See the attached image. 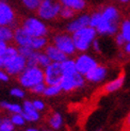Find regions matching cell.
<instances>
[{
  "instance_id": "cell-2",
  "label": "cell",
  "mask_w": 130,
  "mask_h": 131,
  "mask_svg": "<svg viewBox=\"0 0 130 131\" xmlns=\"http://www.w3.org/2000/svg\"><path fill=\"white\" fill-rule=\"evenodd\" d=\"M71 35H73V38H74L77 53L89 52L91 48H92L93 42L98 37L96 30L93 27H91V26H88V27L75 32Z\"/></svg>"
},
{
  "instance_id": "cell-20",
  "label": "cell",
  "mask_w": 130,
  "mask_h": 131,
  "mask_svg": "<svg viewBox=\"0 0 130 131\" xmlns=\"http://www.w3.org/2000/svg\"><path fill=\"white\" fill-rule=\"evenodd\" d=\"M60 2L63 6L71 9L77 14L84 12L88 8V0H60Z\"/></svg>"
},
{
  "instance_id": "cell-35",
  "label": "cell",
  "mask_w": 130,
  "mask_h": 131,
  "mask_svg": "<svg viewBox=\"0 0 130 131\" xmlns=\"http://www.w3.org/2000/svg\"><path fill=\"white\" fill-rule=\"evenodd\" d=\"M17 48H18V53L20 56H23L26 60H28V59L33 54V52L35 51L30 47H17Z\"/></svg>"
},
{
  "instance_id": "cell-16",
  "label": "cell",
  "mask_w": 130,
  "mask_h": 131,
  "mask_svg": "<svg viewBox=\"0 0 130 131\" xmlns=\"http://www.w3.org/2000/svg\"><path fill=\"white\" fill-rule=\"evenodd\" d=\"M125 80H126V77L125 75H118L114 77L113 79L109 80L108 82H106L103 84L102 86V92L106 94H113V93H116L118 92L125 84Z\"/></svg>"
},
{
  "instance_id": "cell-37",
  "label": "cell",
  "mask_w": 130,
  "mask_h": 131,
  "mask_svg": "<svg viewBox=\"0 0 130 131\" xmlns=\"http://www.w3.org/2000/svg\"><path fill=\"white\" fill-rule=\"evenodd\" d=\"M10 80V75L6 73L4 69H0V81L1 82H8Z\"/></svg>"
},
{
  "instance_id": "cell-23",
  "label": "cell",
  "mask_w": 130,
  "mask_h": 131,
  "mask_svg": "<svg viewBox=\"0 0 130 131\" xmlns=\"http://www.w3.org/2000/svg\"><path fill=\"white\" fill-rule=\"evenodd\" d=\"M14 37V29L10 26H0V42L10 43Z\"/></svg>"
},
{
  "instance_id": "cell-10",
  "label": "cell",
  "mask_w": 130,
  "mask_h": 131,
  "mask_svg": "<svg viewBox=\"0 0 130 131\" xmlns=\"http://www.w3.org/2000/svg\"><path fill=\"white\" fill-rule=\"evenodd\" d=\"M88 26H90V13L82 12V13H78L73 19H70V20H68L65 24L64 31L73 34L75 32L88 27Z\"/></svg>"
},
{
  "instance_id": "cell-13",
  "label": "cell",
  "mask_w": 130,
  "mask_h": 131,
  "mask_svg": "<svg viewBox=\"0 0 130 131\" xmlns=\"http://www.w3.org/2000/svg\"><path fill=\"white\" fill-rule=\"evenodd\" d=\"M15 23H16V14L13 8L8 2L0 0V26L14 27Z\"/></svg>"
},
{
  "instance_id": "cell-17",
  "label": "cell",
  "mask_w": 130,
  "mask_h": 131,
  "mask_svg": "<svg viewBox=\"0 0 130 131\" xmlns=\"http://www.w3.org/2000/svg\"><path fill=\"white\" fill-rule=\"evenodd\" d=\"M32 38L33 37L29 35L27 32L24 30L21 26L16 27L14 29V37H13V41H14L17 47H30Z\"/></svg>"
},
{
  "instance_id": "cell-42",
  "label": "cell",
  "mask_w": 130,
  "mask_h": 131,
  "mask_svg": "<svg viewBox=\"0 0 130 131\" xmlns=\"http://www.w3.org/2000/svg\"><path fill=\"white\" fill-rule=\"evenodd\" d=\"M118 2L122 3V4H129L130 0H118Z\"/></svg>"
},
{
  "instance_id": "cell-26",
  "label": "cell",
  "mask_w": 130,
  "mask_h": 131,
  "mask_svg": "<svg viewBox=\"0 0 130 131\" xmlns=\"http://www.w3.org/2000/svg\"><path fill=\"white\" fill-rule=\"evenodd\" d=\"M120 33L124 36V38L126 40V42H130V19L129 18H125L122 19V21L120 24Z\"/></svg>"
},
{
  "instance_id": "cell-22",
  "label": "cell",
  "mask_w": 130,
  "mask_h": 131,
  "mask_svg": "<svg viewBox=\"0 0 130 131\" xmlns=\"http://www.w3.org/2000/svg\"><path fill=\"white\" fill-rule=\"evenodd\" d=\"M49 38L48 36H40V37H33L30 45V48H32L35 51H43L47 47L49 44Z\"/></svg>"
},
{
  "instance_id": "cell-48",
  "label": "cell",
  "mask_w": 130,
  "mask_h": 131,
  "mask_svg": "<svg viewBox=\"0 0 130 131\" xmlns=\"http://www.w3.org/2000/svg\"><path fill=\"white\" fill-rule=\"evenodd\" d=\"M14 131H15V130H14Z\"/></svg>"
},
{
  "instance_id": "cell-27",
  "label": "cell",
  "mask_w": 130,
  "mask_h": 131,
  "mask_svg": "<svg viewBox=\"0 0 130 131\" xmlns=\"http://www.w3.org/2000/svg\"><path fill=\"white\" fill-rule=\"evenodd\" d=\"M62 92L63 91L60 85H46V89L44 91L43 96L47 98H53V97L59 96Z\"/></svg>"
},
{
  "instance_id": "cell-5",
  "label": "cell",
  "mask_w": 130,
  "mask_h": 131,
  "mask_svg": "<svg viewBox=\"0 0 130 131\" xmlns=\"http://www.w3.org/2000/svg\"><path fill=\"white\" fill-rule=\"evenodd\" d=\"M62 4L58 0H43L38 9L36 16L44 21H55L60 17Z\"/></svg>"
},
{
  "instance_id": "cell-7",
  "label": "cell",
  "mask_w": 130,
  "mask_h": 131,
  "mask_svg": "<svg viewBox=\"0 0 130 131\" xmlns=\"http://www.w3.org/2000/svg\"><path fill=\"white\" fill-rule=\"evenodd\" d=\"M77 71L79 74L85 76L89 74L94 67H96L100 62L98 58L95 57L94 54L90 53V52H81V53H77L74 58Z\"/></svg>"
},
{
  "instance_id": "cell-15",
  "label": "cell",
  "mask_w": 130,
  "mask_h": 131,
  "mask_svg": "<svg viewBox=\"0 0 130 131\" xmlns=\"http://www.w3.org/2000/svg\"><path fill=\"white\" fill-rule=\"evenodd\" d=\"M23 107V112L25 119L28 123H37L41 119V112L34 109L32 100H25L21 104Z\"/></svg>"
},
{
  "instance_id": "cell-6",
  "label": "cell",
  "mask_w": 130,
  "mask_h": 131,
  "mask_svg": "<svg viewBox=\"0 0 130 131\" xmlns=\"http://www.w3.org/2000/svg\"><path fill=\"white\" fill-rule=\"evenodd\" d=\"M21 27L32 37L49 35V27L46 21L42 20L37 16H28L27 18H25L21 21Z\"/></svg>"
},
{
  "instance_id": "cell-12",
  "label": "cell",
  "mask_w": 130,
  "mask_h": 131,
  "mask_svg": "<svg viewBox=\"0 0 130 131\" xmlns=\"http://www.w3.org/2000/svg\"><path fill=\"white\" fill-rule=\"evenodd\" d=\"M27 60L20 54H17L16 57H14L13 59L6 63V65L4 66V70L8 73L10 76H19L20 75L24 69L27 67Z\"/></svg>"
},
{
  "instance_id": "cell-18",
  "label": "cell",
  "mask_w": 130,
  "mask_h": 131,
  "mask_svg": "<svg viewBox=\"0 0 130 131\" xmlns=\"http://www.w3.org/2000/svg\"><path fill=\"white\" fill-rule=\"evenodd\" d=\"M44 51H45V53L48 56V58L50 59V61L55 62V63H62L68 58L66 54L63 53L60 49H58L56 46L52 45L51 43H49L47 45V47L44 49Z\"/></svg>"
},
{
  "instance_id": "cell-39",
  "label": "cell",
  "mask_w": 130,
  "mask_h": 131,
  "mask_svg": "<svg viewBox=\"0 0 130 131\" xmlns=\"http://www.w3.org/2000/svg\"><path fill=\"white\" fill-rule=\"evenodd\" d=\"M123 52H124L126 56L130 57V42L126 43V45L124 46V48H123Z\"/></svg>"
},
{
  "instance_id": "cell-25",
  "label": "cell",
  "mask_w": 130,
  "mask_h": 131,
  "mask_svg": "<svg viewBox=\"0 0 130 131\" xmlns=\"http://www.w3.org/2000/svg\"><path fill=\"white\" fill-rule=\"evenodd\" d=\"M61 66H62L63 76L64 75H71V74L78 73L77 68H76V64H75L74 58H67L64 62L61 63Z\"/></svg>"
},
{
  "instance_id": "cell-21",
  "label": "cell",
  "mask_w": 130,
  "mask_h": 131,
  "mask_svg": "<svg viewBox=\"0 0 130 131\" xmlns=\"http://www.w3.org/2000/svg\"><path fill=\"white\" fill-rule=\"evenodd\" d=\"M17 54H19L17 46H16V47H15V46H8V48H6L5 52L1 57H0V69H3L4 66L6 65V63H8L11 59L16 57Z\"/></svg>"
},
{
  "instance_id": "cell-34",
  "label": "cell",
  "mask_w": 130,
  "mask_h": 131,
  "mask_svg": "<svg viewBox=\"0 0 130 131\" xmlns=\"http://www.w3.org/2000/svg\"><path fill=\"white\" fill-rule=\"evenodd\" d=\"M32 103H33V107L35 110H37L38 112H44L45 110H46V103L43 99L41 98H35V99L32 100Z\"/></svg>"
},
{
  "instance_id": "cell-46",
  "label": "cell",
  "mask_w": 130,
  "mask_h": 131,
  "mask_svg": "<svg viewBox=\"0 0 130 131\" xmlns=\"http://www.w3.org/2000/svg\"><path fill=\"white\" fill-rule=\"evenodd\" d=\"M58 1H60V0H58Z\"/></svg>"
},
{
  "instance_id": "cell-31",
  "label": "cell",
  "mask_w": 130,
  "mask_h": 131,
  "mask_svg": "<svg viewBox=\"0 0 130 131\" xmlns=\"http://www.w3.org/2000/svg\"><path fill=\"white\" fill-rule=\"evenodd\" d=\"M15 126L13 125L11 118L4 117L0 119V131H14Z\"/></svg>"
},
{
  "instance_id": "cell-3",
  "label": "cell",
  "mask_w": 130,
  "mask_h": 131,
  "mask_svg": "<svg viewBox=\"0 0 130 131\" xmlns=\"http://www.w3.org/2000/svg\"><path fill=\"white\" fill-rule=\"evenodd\" d=\"M18 82L25 90H31L33 86L45 82L44 68L40 66H27L18 76Z\"/></svg>"
},
{
  "instance_id": "cell-8",
  "label": "cell",
  "mask_w": 130,
  "mask_h": 131,
  "mask_svg": "<svg viewBox=\"0 0 130 131\" xmlns=\"http://www.w3.org/2000/svg\"><path fill=\"white\" fill-rule=\"evenodd\" d=\"M85 77L79 73H75L71 75H64L60 86L64 93H71L75 91H79L86 85Z\"/></svg>"
},
{
  "instance_id": "cell-45",
  "label": "cell",
  "mask_w": 130,
  "mask_h": 131,
  "mask_svg": "<svg viewBox=\"0 0 130 131\" xmlns=\"http://www.w3.org/2000/svg\"><path fill=\"white\" fill-rule=\"evenodd\" d=\"M128 18H129V19H130V15H129V17H128Z\"/></svg>"
},
{
  "instance_id": "cell-33",
  "label": "cell",
  "mask_w": 130,
  "mask_h": 131,
  "mask_svg": "<svg viewBox=\"0 0 130 131\" xmlns=\"http://www.w3.org/2000/svg\"><path fill=\"white\" fill-rule=\"evenodd\" d=\"M113 43H114V45L116 46L117 48H124V46L126 45V40L124 38V36H123L120 32H117L114 36H113Z\"/></svg>"
},
{
  "instance_id": "cell-41",
  "label": "cell",
  "mask_w": 130,
  "mask_h": 131,
  "mask_svg": "<svg viewBox=\"0 0 130 131\" xmlns=\"http://www.w3.org/2000/svg\"><path fill=\"white\" fill-rule=\"evenodd\" d=\"M24 131H43V130H41L40 128H36V127H28V128H26Z\"/></svg>"
},
{
  "instance_id": "cell-28",
  "label": "cell",
  "mask_w": 130,
  "mask_h": 131,
  "mask_svg": "<svg viewBox=\"0 0 130 131\" xmlns=\"http://www.w3.org/2000/svg\"><path fill=\"white\" fill-rule=\"evenodd\" d=\"M76 15H77V13L75 11H73L71 9L62 5V9H61V12H60V17L59 18L62 19V20L68 21V20H70V19H73Z\"/></svg>"
},
{
  "instance_id": "cell-19",
  "label": "cell",
  "mask_w": 130,
  "mask_h": 131,
  "mask_svg": "<svg viewBox=\"0 0 130 131\" xmlns=\"http://www.w3.org/2000/svg\"><path fill=\"white\" fill-rule=\"evenodd\" d=\"M47 125H48V128L52 129L55 131L61 130L64 126V117L62 113L58 112V111L52 112L47 118Z\"/></svg>"
},
{
  "instance_id": "cell-1",
  "label": "cell",
  "mask_w": 130,
  "mask_h": 131,
  "mask_svg": "<svg viewBox=\"0 0 130 131\" xmlns=\"http://www.w3.org/2000/svg\"><path fill=\"white\" fill-rule=\"evenodd\" d=\"M90 26L93 27L98 36L101 37H113L120 30V24L103 18L99 9L90 13Z\"/></svg>"
},
{
  "instance_id": "cell-24",
  "label": "cell",
  "mask_w": 130,
  "mask_h": 131,
  "mask_svg": "<svg viewBox=\"0 0 130 131\" xmlns=\"http://www.w3.org/2000/svg\"><path fill=\"white\" fill-rule=\"evenodd\" d=\"M0 108L8 111L11 114H16V113H21L23 112V107L21 104L16 103V102H10V101H1L0 102Z\"/></svg>"
},
{
  "instance_id": "cell-43",
  "label": "cell",
  "mask_w": 130,
  "mask_h": 131,
  "mask_svg": "<svg viewBox=\"0 0 130 131\" xmlns=\"http://www.w3.org/2000/svg\"><path fill=\"white\" fill-rule=\"evenodd\" d=\"M91 131H102V130H101V128H95V129L91 130Z\"/></svg>"
},
{
  "instance_id": "cell-30",
  "label": "cell",
  "mask_w": 130,
  "mask_h": 131,
  "mask_svg": "<svg viewBox=\"0 0 130 131\" xmlns=\"http://www.w3.org/2000/svg\"><path fill=\"white\" fill-rule=\"evenodd\" d=\"M11 121L13 123V125L15 127H24L25 124L27 123V121L25 119V117L21 113H16V114H11Z\"/></svg>"
},
{
  "instance_id": "cell-32",
  "label": "cell",
  "mask_w": 130,
  "mask_h": 131,
  "mask_svg": "<svg viewBox=\"0 0 130 131\" xmlns=\"http://www.w3.org/2000/svg\"><path fill=\"white\" fill-rule=\"evenodd\" d=\"M10 95L17 99H24L26 97V91L24 88H13L10 91Z\"/></svg>"
},
{
  "instance_id": "cell-4",
  "label": "cell",
  "mask_w": 130,
  "mask_h": 131,
  "mask_svg": "<svg viewBox=\"0 0 130 131\" xmlns=\"http://www.w3.org/2000/svg\"><path fill=\"white\" fill-rule=\"evenodd\" d=\"M50 43L55 45L58 49H60L68 58H73L77 54L73 35L66 31H58L53 33L51 35Z\"/></svg>"
},
{
  "instance_id": "cell-14",
  "label": "cell",
  "mask_w": 130,
  "mask_h": 131,
  "mask_svg": "<svg viewBox=\"0 0 130 131\" xmlns=\"http://www.w3.org/2000/svg\"><path fill=\"white\" fill-rule=\"evenodd\" d=\"M99 11H100L103 18H106L108 20L115 23V24H121L122 19H123L122 13H121L120 8L116 4H112V3L105 4L99 9Z\"/></svg>"
},
{
  "instance_id": "cell-38",
  "label": "cell",
  "mask_w": 130,
  "mask_h": 131,
  "mask_svg": "<svg viewBox=\"0 0 130 131\" xmlns=\"http://www.w3.org/2000/svg\"><path fill=\"white\" fill-rule=\"evenodd\" d=\"M8 43H5V42H0V57H1L4 52H5V50H6V48H8Z\"/></svg>"
},
{
  "instance_id": "cell-47",
  "label": "cell",
  "mask_w": 130,
  "mask_h": 131,
  "mask_svg": "<svg viewBox=\"0 0 130 131\" xmlns=\"http://www.w3.org/2000/svg\"><path fill=\"white\" fill-rule=\"evenodd\" d=\"M0 119H1V118H0Z\"/></svg>"
},
{
  "instance_id": "cell-9",
  "label": "cell",
  "mask_w": 130,
  "mask_h": 131,
  "mask_svg": "<svg viewBox=\"0 0 130 131\" xmlns=\"http://www.w3.org/2000/svg\"><path fill=\"white\" fill-rule=\"evenodd\" d=\"M44 76L46 85H60L63 78L61 63L51 62L47 67L44 68Z\"/></svg>"
},
{
  "instance_id": "cell-29",
  "label": "cell",
  "mask_w": 130,
  "mask_h": 131,
  "mask_svg": "<svg viewBox=\"0 0 130 131\" xmlns=\"http://www.w3.org/2000/svg\"><path fill=\"white\" fill-rule=\"evenodd\" d=\"M43 0H20V2L27 10L31 12H36Z\"/></svg>"
},
{
  "instance_id": "cell-36",
  "label": "cell",
  "mask_w": 130,
  "mask_h": 131,
  "mask_svg": "<svg viewBox=\"0 0 130 131\" xmlns=\"http://www.w3.org/2000/svg\"><path fill=\"white\" fill-rule=\"evenodd\" d=\"M45 89H46V83L43 82V83H40V84H37V85L33 86L30 90V92L34 95H43Z\"/></svg>"
},
{
  "instance_id": "cell-44",
  "label": "cell",
  "mask_w": 130,
  "mask_h": 131,
  "mask_svg": "<svg viewBox=\"0 0 130 131\" xmlns=\"http://www.w3.org/2000/svg\"><path fill=\"white\" fill-rule=\"evenodd\" d=\"M43 131H55V130H52V129H50V128H48V129H45V130H43Z\"/></svg>"
},
{
  "instance_id": "cell-11",
  "label": "cell",
  "mask_w": 130,
  "mask_h": 131,
  "mask_svg": "<svg viewBox=\"0 0 130 131\" xmlns=\"http://www.w3.org/2000/svg\"><path fill=\"white\" fill-rule=\"evenodd\" d=\"M110 76V68L103 64H98L85 76V80L91 84H100L105 82Z\"/></svg>"
},
{
  "instance_id": "cell-40",
  "label": "cell",
  "mask_w": 130,
  "mask_h": 131,
  "mask_svg": "<svg viewBox=\"0 0 130 131\" xmlns=\"http://www.w3.org/2000/svg\"><path fill=\"white\" fill-rule=\"evenodd\" d=\"M125 126L127 128H130V110H129V112H128L126 118H125Z\"/></svg>"
}]
</instances>
